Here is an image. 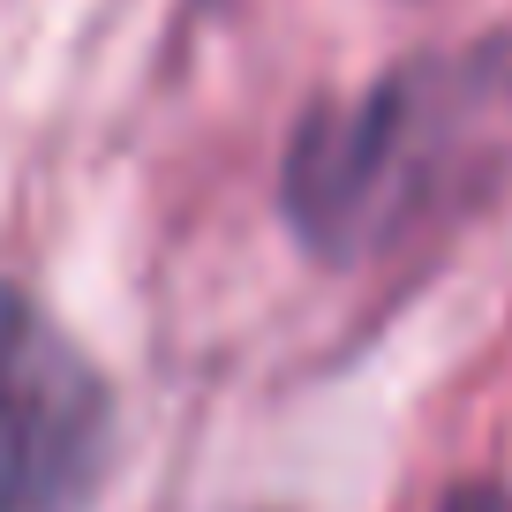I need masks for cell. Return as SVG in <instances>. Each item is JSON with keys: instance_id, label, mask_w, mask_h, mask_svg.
Segmentation results:
<instances>
[{"instance_id": "7a4b0ae2", "label": "cell", "mask_w": 512, "mask_h": 512, "mask_svg": "<svg viewBox=\"0 0 512 512\" xmlns=\"http://www.w3.org/2000/svg\"><path fill=\"white\" fill-rule=\"evenodd\" d=\"M113 452V400L83 347L0 287V512H83Z\"/></svg>"}, {"instance_id": "6da1fadb", "label": "cell", "mask_w": 512, "mask_h": 512, "mask_svg": "<svg viewBox=\"0 0 512 512\" xmlns=\"http://www.w3.org/2000/svg\"><path fill=\"white\" fill-rule=\"evenodd\" d=\"M512 181V46L437 53L332 98L287 144V219L317 256L362 264L452 226Z\"/></svg>"}]
</instances>
